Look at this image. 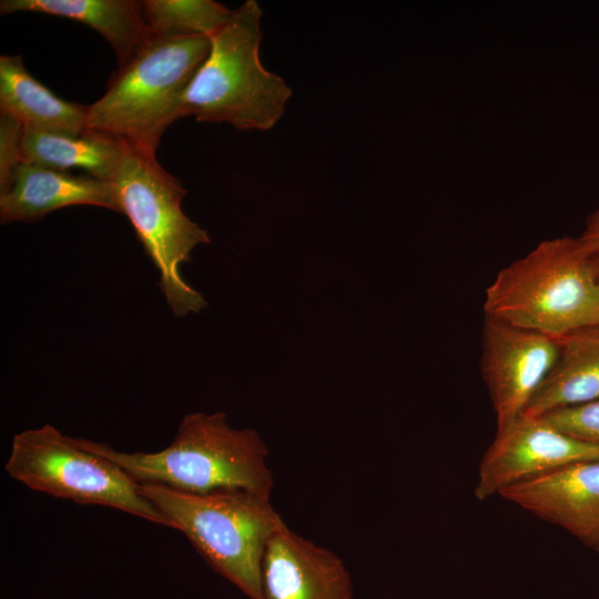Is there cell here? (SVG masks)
<instances>
[{"label": "cell", "mask_w": 599, "mask_h": 599, "mask_svg": "<svg viewBox=\"0 0 599 599\" xmlns=\"http://www.w3.org/2000/svg\"><path fill=\"white\" fill-rule=\"evenodd\" d=\"M23 124L0 113V194L3 193L22 162Z\"/></svg>", "instance_id": "cell-19"}, {"label": "cell", "mask_w": 599, "mask_h": 599, "mask_svg": "<svg viewBox=\"0 0 599 599\" xmlns=\"http://www.w3.org/2000/svg\"><path fill=\"white\" fill-rule=\"evenodd\" d=\"M487 317L562 338L599 326L597 256L578 237L539 243L498 272L485 291Z\"/></svg>", "instance_id": "cell-2"}, {"label": "cell", "mask_w": 599, "mask_h": 599, "mask_svg": "<svg viewBox=\"0 0 599 599\" xmlns=\"http://www.w3.org/2000/svg\"><path fill=\"white\" fill-rule=\"evenodd\" d=\"M542 417L561 432L599 446V399L558 409Z\"/></svg>", "instance_id": "cell-18"}, {"label": "cell", "mask_w": 599, "mask_h": 599, "mask_svg": "<svg viewBox=\"0 0 599 599\" xmlns=\"http://www.w3.org/2000/svg\"><path fill=\"white\" fill-rule=\"evenodd\" d=\"M579 238L592 255L599 257V207L587 219L585 230Z\"/></svg>", "instance_id": "cell-20"}, {"label": "cell", "mask_w": 599, "mask_h": 599, "mask_svg": "<svg viewBox=\"0 0 599 599\" xmlns=\"http://www.w3.org/2000/svg\"><path fill=\"white\" fill-rule=\"evenodd\" d=\"M262 10L246 0L211 37V50L182 100V118L229 123L237 130L272 129L292 95L284 80L260 60Z\"/></svg>", "instance_id": "cell-5"}, {"label": "cell", "mask_w": 599, "mask_h": 599, "mask_svg": "<svg viewBox=\"0 0 599 599\" xmlns=\"http://www.w3.org/2000/svg\"><path fill=\"white\" fill-rule=\"evenodd\" d=\"M597 264H598V280H599V257L598 256H597Z\"/></svg>", "instance_id": "cell-21"}, {"label": "cell", "mask_w": 599, "mask_h": 599, "mask_svg": "<svg viewBox=\"0 0 599 599\" xmlns=\"http://www.w3.org/2000/svg\"><path fill=\"white\" fill-rule=\"evenodd\" d=\"M4 469L30 489L80 505L115 508L172 528L121 467L79 447L50 424L16 434Z\"/></svg>", "instance_id": "cell-7"}, {"label": "cell", "mask_w": 599, "mask_h": 599, "mask_svg": "<svg viewBox=\"0 0 599 599\" xmlns=\"http://www.w3.org/2000/svg\"><path fill=\"white\" fill-rule=\"evenodd\" d=\"M499 496L599 552V459L572 463Z\"/></svg>", "instance_id": "cell-10"}, {"label": "cell", "mask_w": 599, "mask_h": 599, "mask_svg": "<svg viewBox=\"0 0 599 599\" xmlns=\"http://www.w3.org/2000/svg\"><path fill=\"white\" fill-rule=\"evenodd\" d=\"M34 12L75 20L98 31L112 47L118 68L130 62L153 37L141 1L2 0L0 13Z\"/></svg>", "instance_id": "cell-13"}, {"label": "cell", "mask_w": 599, "mask_h": 599, "mask_svg": "<svg viewBox=\"0 0 599 599\" xmlns=\"http://www.w3.org/2000/svg\"><path fill=\"white\" fill-rule=\"evenodd\" d=\"M73 441L113 461L139 484L189 494L243 489L268 498L274 487L268 448L260 434L231 427L221 412L185 415L172 443L155 453L119 451L84 438L73 437Z\"/></svg>", "instance_id": "cell-1"}, {"label": "cell", "mask_w": 599, "mask_h": 599, "mask_svg": "<svg viewBox=\"0 0 599 599\" xmlns=\"http://www.w3.org/2000/svg\"><path fill=\"white\" fill-rule=\"evenodd\" d=\"M261 592L262 599H354L352 576L344 561L287 526L265 548Z\"/></svg>", "instance_id": "cell-11"}, {"label": "cell", "mask_w": 599, "mask_h": 599, "mask_svg": "<svg viewBox=\"0 0 599 599\" xmlns=\"http://www.w3.org/2000/svg\"><path fill=\"white\" fill-rule=\"evenodd\" d=\"M140 491L216 572L250 599H262L265 548L286 527L271 498L243 489L189 494L154 484H140Z\"/></svg>", "instance_id": "cell-4"}, {"label": "cell", "mask_w": 599, "mask_h": 599, "mask_svg": "<svg viewBox=\"0 0 599 599\" xmlns=\"http://www.w3.org/2000/svg\"><path fill=\"white\" fill-rule=\"evenodd\" d=\"M559 339L485 317L481 368L497 429L526 410L555 365Z\"/></svg>", "instance_id": "cell-9"}, {"label": "cell", "mask_w": 599, "mask_h": 599, "mask_svg": "<svg viewBox=\"0 0 599 599\" xmlns=\"http://www.w3.org/2000/svg\"><path fill=\"white\" fill-rule=\"evenodd\" d=\"M559 341L555 365L522 414L544 416L599 399V327Z\"/></svg>", "instance_id": "cell-15"}, {"label": "cell", "mask_w": 599, "mask_h": 599, "mask_svg": "<svg viewBox=\"0 0 599 599\" xmlns=\"http://www.w3.org/2000/svg\"><path fill=\"white\" fill-rule=\"evenodd\" d=\"M211 44L205 35H153L138 55L113 72L105 93L89 105V130L156 156L163 133L182 118L183 97Z\"/></svg>", "instance_id": "cell-3"}, {"label": "cell", "mask_w": 599, "mask_h": 599, "mask_svg": "<svg viewBox=\"0 0 599 599\" xmlns=\"http://www.w3.org/2000/svg\"><path fill=\"white\" fill-rule=\"evenodd\" d=\"M0 113L31 130L68 134L89 130V105L55 95L27 71L20 55L0 57Z\"/></svg>", "instance_id": "cell-14"}, {"label": "cell", "mask_w": 599, "mask_h": 599, "mask_svg": "<svg viewBox=\"0 0 599 599\" xmlns=\"http://www.w3.org/2000/svg\"><path fill=\"white\" fill-rule=\"evenodd\" d=\"M71 205H94L121 213L111 182L21 162L0 194V220L34 222Z\"/></svg>", "instance_id": "cell-12"}, {"label": "cell", "mask_w": 599, "mask_h": 599, "mask_svg": "<svg viewBox=\"0 0 599 599\" xmlns=\"http://www.w3.org/2000/svg\"><path fill=\"white\" fill-rule=\"evenodd\" d=\"M142 11L153 35L212 37L233 10L212 0H143Z\"/></svg>", "instance_id": "cell-17"}, {"label": "cell", "mask_w": 599, "mask_h": 599, "mask_svg": "<svg viewBox=\"0 0 599 599\" xmlns=\"http://www.w3.org/2000/svg\"><path fill=\"white\" fill-rule=\"evenodd\" d=\"M122 214L160 274V286L174 316L199 313L206 302L182 277L180 266L191 261L195 246L210 243L207 232L182 210L186 190L169 174L156 156L125 144L110 181Z\"/></svg>", "instance_id": "cell-6"}, {"label": "cell", "mask_w": 599, "mask_h": 599, "mask_svg": "<svg viewBox=\"0 0 599 599\" xmlns=\"http://www.w3.org/2000/svg\"><path fill=\"white\" fill-rule=\"evenodd\" d=\"M589 459H599V446L561 432L542 416L521 414L497 429L479 464L475 497L485 500L508 487Z\"/></svg>", "instance_id": "cell-8"}, {"label": "cell", "mask_w": 599, "mask_h": 599, "mask_svg": "<svg viewBox=\"0 0 599 599\" xmlns=\"http://www.w3.org/2000/svg\"><path fill=\"white\" fill-rule=\"evenodd\" d=\"M124 148V142L104 132L68 134L24 128L22 162L62 171L79 167L110 182Z\"/></svg>", "instance_id": "cell-16"}]
</instances>
